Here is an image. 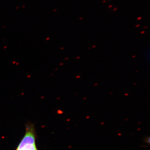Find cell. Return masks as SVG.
I'll use <instances>...</instances> for the list:
<instances>
[{
  "label": "cell",
  "mask_w": 150,
  "mask_h": 150,
  "mask_svg": "<svg viewBox=\"0 0 150 150\" xmlns=\"http://www.w3.org/2000/svg\"><path fill=\"white\" fill-rule=\"evenodd\" d=\"M34 144H35V138L33 134L31 131H27L16 150H21L26 145Z\"/></svg>",
  "instance_id": "6da1fadb"
},
{
  "label": "cell",
  "mask_w": 150,
  "mask_h": 150,
  "mask_svg": "<svg viewBox=\"0 0 150 150\" xmlns=\"http://www.w3.org/2000/svg\"><path fill=\"white\" fill-rule=\"evenodd\" d=\"M21 150H37L35 144L34 145H28L24 146Z\"/></svg>",
  "instance_id": "7a4b0ae2"
},
{
  "label": "cell",
  "mask_w": 150,
  "mask_h": 150,
  "mask_svg": "<svg viewBox=\"0 0 150 150\" xmlns=\"http://www.w3.org/2000/svg\"><path fill=\"white\" fill-rule=\"evenodd\" d=\"M150 138L149 136H146L144 138V142L147 143L148 145H149L150 142Z\"/></svg>",
  "instance_id": "3957f363"
},
{
  "label": "cell",
  "mask_w": 150,
  "mask_h": 150,
  "mask_svg": "<svg viewBox=\"0 0 150 150\" xmlns=\"http://www.w3.org/2000/svg\"><path fill=\"white\" fill-rule=\"evenodd\" d=\"M63 64H64V63H60L59 64V65L62 66V65H63Z\"/></svg>",
  "instance_id": "277c9868"
},
{
  "label": "cell",
  "mask_w": 150,
  "mask_h": 150,
  "mask_svg": "<svg viewBox=\"0 0 150 150\" xmlns=\"http://www.w3.org/2000/svg\"><path fill=\"white\" fill-rule=\"evenodd\" d=\"M31 77V76H30V75H28V76H27V77L28 78H30V77Z\"/></svg>",
  "instance_id": "5b68a950"
},
{
  "label": "cell",
  "mask_w": 150,
  "mask_h": 150,
  "mask_svg": "<svg viewBox=\"0 0 150 150\" xmlns=\"http://www.w3.org/2000/svg\"><path fill=\"white\" fill-rule=\"evenodd\" d=\"M59 70V69H58V68H56V69H55V71H57V70Z\"/></svg>",
  "instance_id": "8992f818"
},
{
  "label": "cell",
  "mask_w": 150,
  "mask_h": 150,
  "mask_svg": "<svg viewBox=\"0 0 150 150\" xmlns=\"http://www.w3.org/2000/svg\"><path fill=\"white\" fill-rule=\"evenodd\" d=\"M68 59V58H66L65 59V60H67Z\"/></svg>",
  "instance_id": "52a82bcc"
},
{
  "label": "cell",
  "mask_w": 150,
  "mask_h": 150,
  "mask_svg": "<svg viewBox=\"0 0 150 150\" xmlns=\"http://www.w3.org/2000/svg\"><path fill=\"white\" fill-rule=\"evenodd\" d=\"M44 97H44V96L41 97V98H42V99H43V98H44Z\"/></svg>",
  "instance_id": "ba28073f"
},
{
  "label": "cell",
  "mask_w": 150,
  "mask_h": 150,
  "mask_svg": "<svg viewBox=\"0 0 150 150\" xmlns=\"http://www.w3.org/2000/svg\"><path fill=\"white\" fill-rule=\"evenodd\" d=\"M21 95H24V93H21Z\"/></svg>",
  "instance_id": "9c48e42d"
},
{
  "label": "cell",
  "mask_w": 150,
  "mask_h": 150,
  "mask_svg": "<svg viewBox=\"0 0 150 150\" xmlns=\"http://www.w3.org/2000/svg\"><path fill=\"white\" fill-rule=\"evenodd\" d=\"M57 99H60V98H59V97H57Z\"/></svg>",
  "instance_id": "30bf717a"
},
{
  "label": "cell",
  "mask_w": 150,
  "mask_h": 150,
  "mask_svg": "<svg viewBox=\"0 0 150 150\" xmlns=\"http://www.w3.org/2000/svg\"><path fill=\"white\" fill-rule=\"evenodd\" d=\"M53 75V74H50V76H52V75Z\"/></svg>",
  "instance_id": "8fae6325"
},
{
  "label": "cell",
  "mask_w": 150,
  "mask_h": 150,
  "mask_svg": "<svg viewBox=\"0 0 150 150\" xmlns=\"http://www.w3.org/2000/svg\"><path fill=\"white\" fill-rule=\"evenodd\" d=\"M18 63H16V65H18Z\"/></svg>",
  "instance_id": "7c38bea8"
},
{
  "label": "cell",
  "mask_w": 150,
  "mask_h": 150,
  "mask_svg": "<svg viewBox=\"0 0 150 150\" xmlns=\"http://www.w3.org/2000/svg\"><path fill=\"white\" fill-rule=\"evenodd\" d=\"M64 48H61V49H63Z\"/></svg>",
  "instance_id": "4fadbf2b"
}]
</instances>
